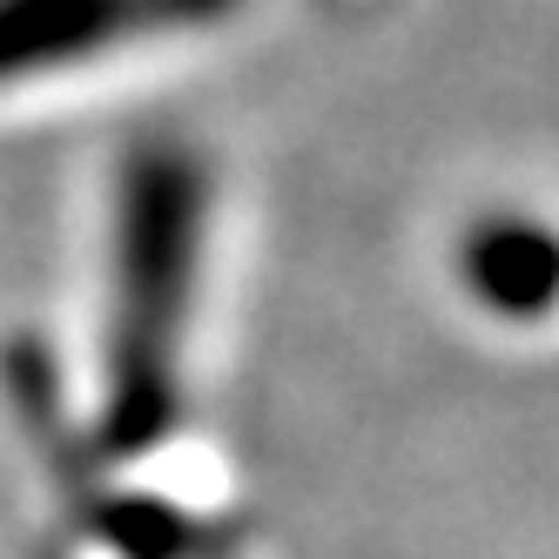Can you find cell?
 Returning <instances> with one entry per match:
<instances>
[{
  "instance_id": "cell-1",
  "label": "cell",
  "mask_w": 559,
  "mask_h": 559,
  "mask_svg": "<svg viewBox=\"0 0 559 559\" xmlns=\"http://www.w3.org/2000/svg\"><path fill=\"white\" fill-rule=\"evenodd\" d=\"M478 284H486L492 304H546L559 290V243L526 223H506V229H486L478 236Z\"/></svg>"
}]
</instances>
